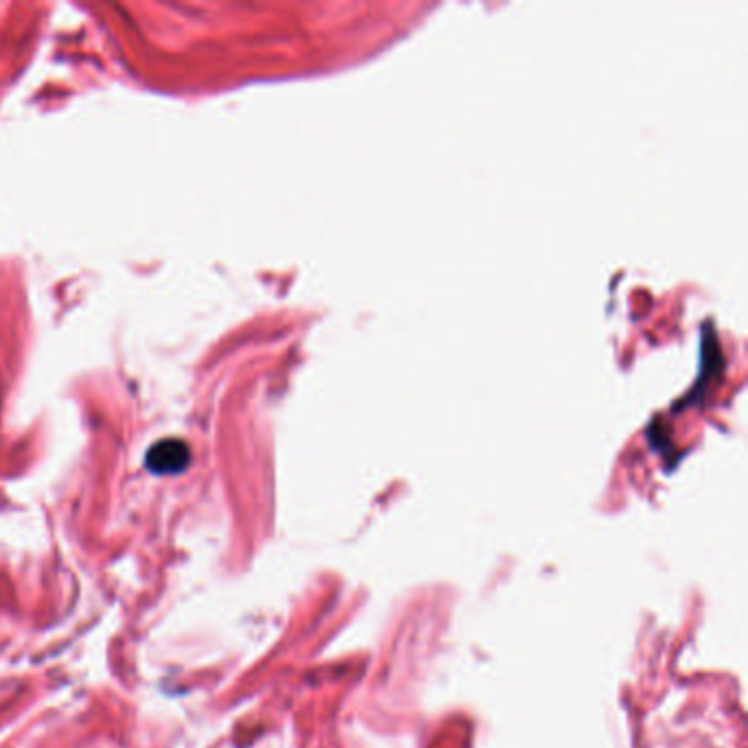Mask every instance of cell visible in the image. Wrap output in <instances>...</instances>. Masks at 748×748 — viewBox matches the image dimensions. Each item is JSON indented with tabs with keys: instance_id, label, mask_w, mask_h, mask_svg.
<instances>
[{
	"instance_id": "cell-1",
	"label": "cell",
	"mask_w": 748,
	"mask_h": 748,
	"mask_svg": "<svg viewBox=\"0 0 748 748\" xmlns=\"http://www.w3.org/2000/svg\"><path fill=\"white\" fill-rule=\"evenodd\" d=\"M191 450L183 439L167 437L157 441L146 454V467L159 476H174L189 467Z\"/></svg>"
}]
</instances>
